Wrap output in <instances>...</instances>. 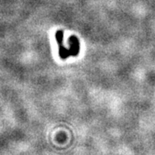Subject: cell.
<instances>
[{
	"mask_svg": "<svg viewBox=\"0 0 155 155\" xmlns=\"http://www.w3.org/2000/svg\"><path fill=\"white\" fill-rule=\"evenodd\" d=\"M55 37L57 41H58V44H59V54H60L61 59L65 60V59L68 58L69 56H72L70 49L65 48L63 46V43H62V41H63V31H61V30L57 31V33L55 34Z\"/></svg>",
	"mask_w": 155,
	"mask_h": 155,
	"instance_id": "obj_1",
	"label": "cell"
}]
</instances>
